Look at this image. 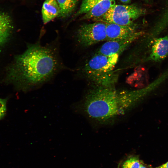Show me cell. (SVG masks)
Wrapping results in <instances>:
<instances>
[{"label": "cell", "instance_id": "obj_1", "mask_svg": "<svg viewBox=\"0 0 168 168\" xmlns=\"http://www.w3.org/2000/svg\"><path fill=\"white\" fill-rule=\"evenodd\" d=\"M42 36L28 43L22 54L16 55L9 69L7 78L18 90L31 91L51 82L61 72L70 70L60 53L58 37L45 44Z\"/></svg>", "mask_w": 168, "mask_h": 168}, {"label": "cell", "instance_id": "obj_2", "mask_svg": "<svg viewBox=\"0 0 168 168\" xmlns=\"http://www.w3.org/2000/svg\"><path fill=\"white\" fill-rule=\"evenodd\" d=\"M84 107L89 117L104 122L123 114L128 110L124 90L119 91L114 86H96L86 96Z\"/></svg>", "mask_w": 168, "mask_h": 168}, {"label": "cell", "instance_id": "obj_3", "mask_svg": "<svg viewBox=\"0 0 168 168\" xmlns=\"http://www.w3.org/2000/svg\"><path fill=\"white\" fill-rule=\"evenodd\" d=\"M119 55L107 56L96 53L79 69L80 73L96 86H113L118 75L114 70Z\"/></svg>", "mask_w": 168, "mask_h": 168}, {"label": "cell", "instance_id": "obj_4", "mask_svg": "<svg viewBox=\"0 0 168 168\" xmlns=\"http://www.w3.org/2000/svg\"><path fill=\"white\" fill-rule=\"evenodd\" d=\"M146 12L145 9L136 5L115 4L105 14L93 20L105 23L129 25Z\"/></svg>", "mask_w": 168, "mask_h": 168}, {"label": "cell", "instance_id": "obj_5", "mask_svg": "<svg viewBox=\"0 0 168 168\" xmlns=\"http://www.w3.org/2000/svg\"><path fill=\"white\" fill-rule=\"evenodd\" d=\"M106 28V23L101 21L84 24L76 31L74 41L80 47H87L107 40Z\"/></svg>", "mask_w": 168, "mask_h": 168}, {"label": "cell", "instance_id": "obj_6", "mask_svg": "<svg viewBox=\"0 0 168 168\" xmlns=\"http://www.w3.org/2000/svg\"><path fill=\"white\" fill-rule=\"evenodd\" d=\"M141 32L123 40H108L98 49L96 53L107 56L119 55L141 35Z\"/></svg>", "mask_w": 168, "mask_h": 168}, {"label": "cell", "instance_id": "obj_7", "mask_svg": "<svg viewBox=\"0 0 168 168\" xmlns=\"http://www.w3.org/2000/svg\"><path fill=\"white\" fill-rule=\"evenodd\" d=\"M105 23L106 41L125 39L140 32L137 31V25L134 23L126 26Z\"/></svg>", "mask_w": 168, "mask_h": 168}, {"label": "cell", "instance_id": "obj_8", "mask_svg": "<svg viewBox=\"0 0 168 168\" xmlns=\"http://www.w3.org/2000/svg\"><path fill=\"white\" fill-rule=\"evenodd\" d=\"M168 56V35L156 39L152 44L149 58L154 61H160Z\"/></svg>", "mask_w": 168, "mask_h": 168}, {"label": "cell", "instance_id": "obj_9", "mask_svg": "<svg viewBox=\"0 0 168 168\" xmlns=\"http://www.w3.org/2000/svg\"><path fill=\"white\" fill-rule=\"evenodd\" d=\"M115 0H100L88 12L84 14L82 19H94L106 13L115 5Z\"/></svg>", "mask_w": 168, "mask_h": 168}, {"label": "cell", "instance_id": "obj_10", "mask_svg": "<svg viewBox=\"0 0 168 168\" xmlns=\"http://www.w3.org/2000/svg\"><path fill=\"white\" fill-rule=\"evenodd\" d=\"M60 12V7L55 0H45L41 9L43 23L46 24L56 17H58Z\"/></svg>", "mask_w": 168, "mask_h": 168}, {"label": "cell", "instance_id": "obj_11", "mask_svg": "<svg viewBox=\"0 0 168 168\" xmlns=\"http://www.w3.org/2000/svg\"><path fill=\"white\" fill-rule=\"evenodd\" d=\"M13 29L12 23L9 16L0 11V48L8 40Z\"/></svg>", "mask_w": 168, "mask_h": 168}, {"label": "cell", "instance_id": "obj_12", "mask_svg": "<svg viewBox=\"0 0 168 168\" xmlns=\"http://www.w3.org/2000/svg\"><path fill=\"white\" fill-rule=\"evenodd\" d=\"M60 8L58 17H66L74 10L78 0H55Z\"/></svg>", "mask_w": 168, "mask_h": 168}, {"label": "cell", "instance_id": "obj_13", "mask_svg": "<svg viewBox=\"0 0 168 168\" xmlns=\"http://www.w3.org/2000/svg\"><path fill=\"white\" fill-rule=\"evenodd\" d=\"M168 26V4L166 10L156 24L153 32L155 34L160 33Z\"/></svg>", "mask_w": 168, "mask_h": 168}, {"label": "cell", "instance_id": "obj_14", "mask_svg": "<svg viewBox=\"0 0 168 168\" xmlns=\"http://www.w3.org/2000/svg\"><path fill=\"white\" fill-rule=\"evenodd\" d=\"M100 0H83L75 16L85 14L92 8Z\"/></svg>", "mask_w": 168, "mask_h": 168}, {"label": "cell", "instance_id": "obj_15", "mask_svg": "<svg viewBox=\"0 0 168 168\" xmlns=\"http://www.w3.org/2000/svg\"><path fill=\"white\" fill-rule=\"evenodd\" d=\"M141 163L137 158L131 157L124 163L122 168H139Z\"/></svg>", "mask_w": 168, "mask_h": 168}, {"label": "cell", "instance_id": "obj_16", "mask_svg": "<svg viewBox=\"0 0 168 168\" xmlns=\"http://www.w3.org/2000/svg\"><path fill=\"white\" fill-rule=\"evenodd\" d=\"M7 99L0 98V120L5 116L7 110Z\"/></svg>", "mask_w": 168, "mask_h": 168}, {"label": "cell", "instance_id": "obj_17", "mask_svg": "<svg viewBox=\"0 0 168 168\" xmlns=\"http://www.w3.org/2000/svg\"><path fill=\"white\" fill-rule=\"evenodd\" d=\"M124 4H128L130 3L131 0H119Z\"/></svg>", "mask_w": 168, "mask_h": 168}, {"label": "cell", "instance_id": "obj_18", "mask_svg": "<svg viewBox=\"0 0 168 168\" xmlns=\"http://www.w3.org/2000/svg\"><path fill=\"white\" fill-rule=\"evenodd\" d=\"M155 168H168V161L165 164Z\"/></svg>", "mask_w": 168, "mask_h": 168}, {"label": "cell", "instance_id": "obj_19", "mask_svg": "<svg viewBox=\"0 0 168 168\" xmlns=\"http://www.w3.org/2000/svg\"><path fill=\"white\" fill-rule=\"evenodd\" d=\"M142 0L146 2H151L153 0Z\"/></svg>", "mask_w": 168, "mask_h": 168}, {"label": "cell", "instance_id": "obj_20", "mask_svg": "<svg viewBox=\"0 0 168 168\" xmlns=\"http://www.w3.org/2000/svg\"><path fill=\"white\" fill-rule=\"evenodd\" d=\"M139 168H146L143 165L141 164Z\"/></svg>", "mask_w": 168, "mask_h": 168}]
</instances>
